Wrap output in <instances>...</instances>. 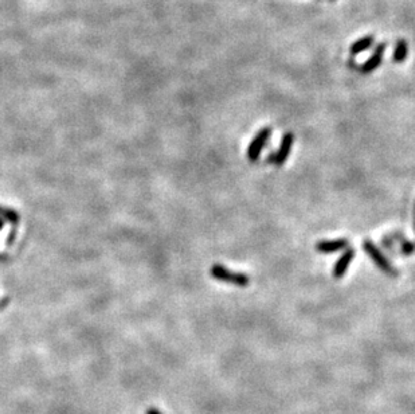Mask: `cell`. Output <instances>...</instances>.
<instances>
[{"label": "cell", "instance_id": "1", "mask_svg": "<svg viewBox=\"0 0 415 414\" xmlns=\"http://www.w3.org/2000/svg\"><path fill=\"white\" fill-rule=\"evenodd\" d=\"M363 249H364V251L368 254L369 258L372 259L373 262H375V265H376L377 268L380 269L383 273H386V274H388V276L391 277L398 276V270L391 265L388 258L383 254L382 250H379V247H377L371 239H364V242H363Z\"/></svg>", "mask_w": 415, "mask_h": 414}, {"label": "cell", "instance_id": "2", "mask_svg": "<svg viewBox=\"0 0 415 414\" xmlns=\"http://www.w3.org/2000/svg\"><path fill=\"white\" fill-rule=\"evenodd\" d=\"M210 274L211 277H214L215 280L237 285V287H248L249 281H250L249 276H246L244 273L233 272V270L225 268L223 265H219V263H215L211 266Z\"/></svg>", "mask_w": 415, "mask_h": 414}, {"label": "cell", "instance_id": "3", "mask_svg": "<svg viewBox=\"0 0 415 414\" xmlns=\"http://www.w3.org/2000/svg\"><path fill=\"white\" fill-rule=\"evenodd\" d=\"M270 136H272V128L270 126H265L253 137L252 143L248 147V159L250 162H257L258 160L261 152L264 150L265 144L268 143Z\"/></svg>", "mask_w": 415, "mask_h": 414}, {"label": "cell", "instance_id": "4", "mask_svg": "<svg viewBox=\"0 0 415 414\" xmlns=\"http://www.w3.org/2000/svg\"><path fill=\"white\" fill-rule=\"evenodd\" d=\"M293 143H294V134L292 133V132H288V133L284 134V137H282L281 144H280V147H278V150H277V152L273 154L272 158H270L269 160L273 162L276 166H278V167L282 166V164L286 162V159L289 158L290 151H292V147H293Z\"/></svg>", "mask_w": 415, "mask_h": 414}, {"label": "cell", "instance_id": "5", "mask_svg": "<svg viewBox=\"0 0 415 414\" xmlns=\"http://www.w3.org/2000/svg\"><path fill=\"white\" fill-rule=\"evenodd\" d=\"M355 255H356L355 249L348 247V249L344 250L343 254L340 255L339 261L336 262L335 268H333V272H332V274H333L335 279L339 280V279H343V277L345 276V273L348 270L349 265H351V262H352L353 258H355Z\"/></svg>", "mask_w": 415, "mask_h": 414}, {"label": "cell", "instance_id": "6", "mask_svg": "<svg viewBox=\"0 0 415 414\" xmlns=\"http://www.w3.org/2000/svg\"><path fill=\"white\" fill-rule=\"evenodd\" d=\"M349 241L347 238H339L333 239V241H321L316 245V250L323 254H331V253H336V251L345 250L348 249Z\"/></svg>", "mask_w": 415, "mask_h": 414}, {"label": "cell", "instance_id": "7", "mask_svg": "<svg viewBox=\"0 0 415 414\" xmlns=\"http://www.w3.org/2000/svg\"><path fill=\"white\" fill-rule=\"evenodd\" d=\"M386 43H379L376 49H375V51H373V54L360 66V71H363V73H371V71L375 70L382 63L383 53L386 50Z\"/></svg>", "mask_w": 415, "mask_h": 414}, {"label": "cell", "instance_id": "8", "mask_svg": "<svg viewBox=\"0 0 415 414\" xmlns=\"http://www.w3.org/2000/svg\"><path fill=\"white\" fill-rule=\"evenodd\" d=\"M373 41H375V38H373L372 35L361 38V39L356 41V42L353 43L352 46H351V54L357 55V54H360V53H363V51L368 50L369 47L372 46Z\"/></svg>", "mask_w": 415, "mask_h": 414}, {"label": "cell", "instance_id": "9", "mask_svg": "<svg viewBox=\"0 0 415 414\" xmlns=\"http://www.w3.org/2000/svg\"><path fill=\"white\" fill-rule=\"evenodd\" d=\"M407 54H408V45L404 39H400L396 43V47H395L394 51V61L395 62H403L404 59L407 58Z\"/></svg>", "mask_w": 415, "mask_h": 414}, {"label": "cell", "instance_id": "10", "mask_svg": "<svg viewBox=\"0 0 415 414\" xmlns=\"http://www.w3.org/2000/svg\"><path fill=\"white\" fill-rule=\"evenodd\" d=\"M0 215H2L3 219L9 221L14 227H15V226L18 225V222H19V215H18L17 211L13 209H5V207L0 206Z\"/></svg>", "mask_w": 415, "mask_h": 414}, {"label": "cell", "instance_id": "11", "mask_svg": "<svg viewBox=\"0 0 415 414\" xmlns=\"http://www.w3.org/2000/svg\"><path fill=\"white\" fill-rule=\"evenodd\" d=\"M402 250H403V254H407V255L412 254V253L415 251L414 243H411L410 241H403V242H402Z\"/></svg>", "mask_w": 415, "mask_h": 414}, {"label": "cell", "instance_id": "12", "mask_svg": "<svg viewBox=\"0 0 415 414\" xmlns=\"http://www.w3.org/2000/svg\"><path fill=\"white\" fill-rule=\"evenodd\" d=\"M7 303H9V299L6 297V299H3V300H0V311L3 310L6 306H7Z\"/></svg>", "mask_w": 415, "mask_h": 414}, {"label": "cell", "instance_id": "13", "mask_svg": "<svg viewBox=\"0 0 415 414\" xmlns=\"http://www.w3.org/2000/svg\"><path fill=\"white\" fill-rule=\"evenodd\" d=\"M147 414H161V413H159L156 409H151V410H148Z\"/></svg>", "mask_w": 415, "mask_h": 414}, {"label": "cell", "instance_id": "14", "mask_svg": "<svg viewBox=\"0 0 415 414\" xmlns=\"http://www.w3.org/2000/svg\"><path fill=\"white\" fill-rule=\"evenodd\" d=\"M3 225H5V219H0V230L3 229Z\"/></svg>", "mask_w": 415, "mask_h": 414}, {"label": "cell", "instance_id": "15", "mask_svg": "<svg viewBox=\"0 0 415 414\" xmlns=\"http://www.w3.org/2000/svg\"><path fill=\"white\" fill-rule=\"evenodd\" d=\"M414 227H415V209H414Z\"/></svg>", "mask_w": 415, "mask_h": 414}]
</instances>
